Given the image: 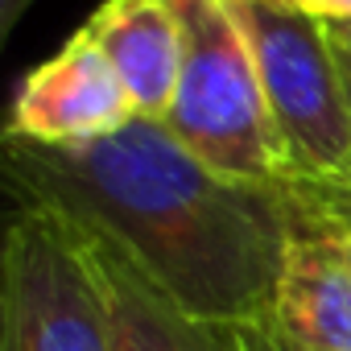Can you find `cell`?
I'll return each mask as SVG.
<instances>
[{"label":"cell","mask_w":351,"mask_h":351,"mask_svg":"<svg viewBox=\"0 0 351 351\" xmlns=\"http://www.w3.org/2000/svg\"><path fill=\"white\" fill-rule=\"evenodd\" d=\"M0 161L29 203L108 240L178 306L219 326L269 318L285 248L310 232L289 186L228 178L161 120L136 116L79 145L0 132Z\"/></svg>","instance_id":"obj_1"},{"label":"cell","mask_w":351,"mask_h":351,"mask_svg":"<svg viewBox=\"0 0 351 351\" xmlns=\"http://www.w3.org/2000/svg\"><path fill=\"white\" fill-rule=\"evenodd\" d=\"M178 17L182 62L165 128L211 169L256 186H289V157L273 128L252 54L219 0H165Z\"/></svg>","instance_id":"obj_2"},{"label":"cell","mask_w":351,"mask_h":351,"mask_svg":"<svg viewBox=\"0 0 351 351\" xmlns=\"http://www.w3.org/2000/svg\"><path fill=\"white\" fill-rule=\"evenodd\" d=\"M236 21L273 128L289 157V186H351V108L322 21L289 0H219Z\"/></svg>","instance_id":"obj_3"},{"label":"cell","mask_w":351,"mask_h":351,"mask_svg":"<svg viewBox=\"0 0 351 351\" xmlns=\"http://www.w3.org/2000/svg\"><path fill=\"white\" fill-rule=\"evenodd\" d=\"M0 351H112L87 232L42 203H29L9 240Z\"/></svg>","instance_id":"obj_4"},{"label":"cell","mask_w":351,"mask_h":351,"mask_svg":"<svg viewBox=\"0 0 351 351\" xmlns=\"http://www.w3.org/2000/svg\"><path fill=\"white\" fill-rule=\"evenodd\" d=\"M132 120L136 108L120 75L79 29L58 54H50L21 79L0 132L34 145H79L112 136Z\"/></svg>","instance_id":"obj_5"},{"label":"cell","mask_w":351,"mask_h":351,"mask_svg":"<svg viewBox=\"0 0 351 351\" xmlns=\"http://www.w3.org/2000/svg\"><path fill=\"white\" fill-rule=\"evenodd\" d=\"M87 244L104 281L112 351H240L236 326L207 322L186 306H178L108 240L87 232Z\"/></svg>","instance_id":"obj_6"},{"label":"cell","mask_w":351,"mask_h":351,"mask_svg":"<svg viewBox=\"0 0 351 351\" xmlns=\"http://www.w3.org/2000/svg\"><path fill=\"white\" fill-rule=\"evenodd\" d=\"M269 322L310 351H351V261L330 232H298L285 248Z\"/></svg>","instance_id":"obj_7"},{"label":"cell","mask_w":351,"mask_h":351,"mask_svg":"<svg viewBox=\"0 0 351 351\" xmlns=\"http://www.w3.org/2000/svg\"><path fill=\"white\" fill-rule=\"evenodd\" d=\"M83 34L120 75L141 120H165L182 62L178 17L165 0H104Z\"/></svg>","instance_id":"obj_8"},{"label":"cell","mask_w":351,"mask_h":351,"mask_svg":"<svg viewBox=\"0 0 351 351\" xmlns=\"http://www.w3.org/2000/svg\"><path fill=\"white\" fill-rule=\"evenodd\" d=\"M306 211L310 232H330L351 223V186H289Z\"/></svg>","instance_id":"obj_9"},{"label":"cell","mask_w":351,"mask_h":351,"mask_svg":"<svg viewBox=\"0 0 351 351\" xmlns=\"http://www.w3.org/2000/svg\"><path fill=\"white\" fill-rule=\"evenodd\" d=\"M29 211V199L25 191L9 178L5 161H0V310H5V269H9V240H13V228L21 223V215Z\"/></svg>","instance_id":"obj_10"},{"label":"cell","mask_w":351,"mask_h":351,"mask_svg":"<svg viewBox=\"0 0 351 351\" xmlns=\"http://www.w3.org/2000/svg\"><path fill=\"white\" fill-rule=\"evenodd\" d=\"M236 339H240V351H310V347H298L293 339H285L269 318L236 326Z\"/></svg>","instance_id":"obj_11"},{"label":"cell","mask_w":351,"mask_h":351,"mask_svg":"<svg viewBox=\"0 0 351 351\" xmlns=\"http://www.w3.org/2000/svg\"><path fill=\"white\" fill-rule=\"evenodd\" d=\"M289 5L310 13L314 21H347L351 17V0H289Z\"/></svg>","instance_id":"obj_12"},{"label":"cell","mask_w":351,"mask_h":351,"mask_svg":"<svg viewBox=\"0 0 351 351\" xmlns=\"http://www.w3.org/2000/svg\"><path fill=\"white\" fill-rule=\"evenodd\" d=\"M322 29H326L330 50H335L339 58L351 62V17H347V21H322Z\"/></svg>","instance_id":"obj_13"},{"label":"cell","mask_w":351,"mask_h":351,"mask_svg":"<svg viewBox=\"0 0 351 351\" xmlns=\"http://www.w3.org/2000/svg\"><path fill=\"white\" fill-rule=\"evenodd\" d=\"M29 5H34V0H0V29H17V21L29 13Z\"/></svg>","instance_id":"obj_14"},{"label":"cell","mask_w":351,"mask_h":351,"mask_svg":"<svg viewBox=\"0 0 351 351\" xmlns=\"http://www.w3.org/2000/svg\"><path fill=\"white\" fill-rule=\"evenodd\" d=\"M330 236L339 240V248H343V256L351 261V223H343V228H330Z\"/></svg>","instance_id":"obj_15"},{"label":"cell","mask_w":351,"mask_h":351,"mask_svg":"<svg viewBox=\"0 0 351 351\" xmlns=\"http://www.w3.org/2000/svg\"><path fill=\"white\" fill-rule=\"evenodd\" d=\"M339 75H343V95H347V108H351V62L339 58Z\"/></svg>","instance_id":"obj_16"},{"label":"cell","mask_w":351,"mask_h":351,"mask_svg":"<svg viewBox=\"0 0 351 351\" xmlns=\"http://www.w3.org/2000/svg\"><path fill=\"white\" fill-rule=\"evenodd\" d=\"M5 42H9V29H0V50H5Z\"/></svg>","instance_id":"obj_17"}]
</instances>
